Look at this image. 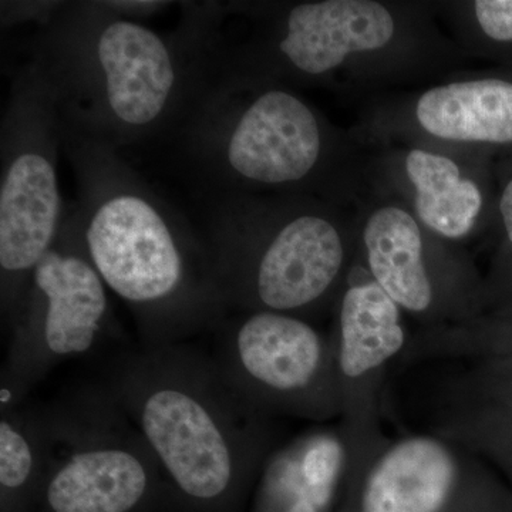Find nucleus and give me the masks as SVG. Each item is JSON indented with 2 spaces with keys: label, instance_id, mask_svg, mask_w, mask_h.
<instances>
[{
  "label": "nucleus",
  "instance_id": "nucleus-1",
  "mask_svg": "<svg viewBox=\"0 0 512 512\" xmlns=\"http://www.w3.org/2000/svg\"><path fill=\"white\" fill-rule=\"evenodd\" d=\"M171 32L111 2H56L30 37L66 136L119 151L173 137L217 74L224 3H183Z\"/></svg>",
  "mask_w": 512,
  "mask_h": 512
},
{
  "label": "nucleus",
  "instance_id": "nucleus-2",
  "mask_svg": "<svg viewBox=\"0 0 512 512\" xmlns=\"http://www.w3.org/2000/svg\"><path fill=\"white\" fill-rule=\"evenodd\" d=\"M84 251L148 345H175L227 312L210 248L119 151L63 133Z\"/></svg>",
  "mask_w": 512,
  "mask_h": 512
},
{
  "label": "nucleus",
  "instance_id": "nucleus-3",
  "mask_svg": "<svg viewBox=\"0 0 512 512\" xmlns=\"http://www.w3.org/2000/svg\"><path fill=\"white\" fill-rule=\"evenodd\" d=\"M158 468L191 500H221L261 473L271 453L268 416L234 389L215 360L178 345H148L114 379Z\"/></svg>",
  "mask_w": 512,
  "mask_h": 512
},
{
  "label": "nucleus",
  "instance_id": "nucleus-4",
  "mask_svg": "<svg viewBox=\"0 0 512 512\" xmlns=\"http://www.w3.org/2000/svg\"><path fill=\"white\" fill-rule=\"evenodd\" d=\"M212 200L204 237L228 308L308 319L339 298L352 252L325 211L251 195Z\"/></svg>",
  "mask_w": 512,
  "mask_h": 512
},
{
  "label": "nucleus",
  "instance_id": "nucleus-5",
  "mask_svg": "<svg viewBox=\"0 0 512 512\" xmlns=\"http://www.w3.org/2000/svg\"><path fill=\"white\" fill-rule=\"evenodd\" d=\"M174 138L212 198L298 190L328 151L325 123L302 97L239 77L215 76Z\"/></svg>",
  "mask_w": 512,
  "mask_h": 512
},
{
  "label": "nucleus",
  "instance_id": "nucleus-6",
  "mask_svg": "<svg viewBox=\"0 0 512 512\" xmlns=\"http://www.w3.org/2000/svg\"><path fill=\"white\" fill-rule=\"evenodd\" d=\"M63 124L42 67L16 70L0 123V306L6 326L52 248L64 211L57 161Z\"/></svg>",
  "mask_w": 512,
  "mask_h": 512
},
{
  "label": "nucleus",
  "instance_id": "nucleus-7",
  "mask_svg": "<svg viewBox=\"0 0 512 512\" xmlns=\"http://www.w3.org/2000/svg\"><path fill=\"white\" fill-rule=\"evenodd\" d=\"M110 315L107 286L84 251L69 208L9 323L3 399L18 403L53 367L89 353L109 328Z\"/></svg>",
  "mask_w": 512,
  "mask_h": 512
},
{
  "label": "nucleus",
  "instance_id": "nucleus-8",
  "mask_svg": "<svg viewBox=\"0 0 512 512\" xmlns=\"http://www.w3.org/2000/svg\"><path fill=\"white\" fill-rule=\"evenodd\" d=\"M215 362L234 389L265 416L339 421L332 336L322 335L308 319L241 312L225 330L221 360Z\"/></svg>",
  "mask_w": 512,
  "mask_h": 512
},
{
  "label": "nucleus",
  "instance_id": "nucleus-9",
  "mask_svg": "<svg viewBox=\"0 0 512 512\" xmlns=\"http://www.w3.org/2000/svg\"><path fill=\"white\" fill-rule=\"evenodd\" d=\"M340 393L338 426L348 446L349 498L386 443L383 392L390 367L402 360L410 338L404 313L353 264L340 292L332 335Z\"/></svg>",
  "mask_w": 512,
  "mask_h": 512
},
{
  "label": "nucleus",
  "instance_id": "nucleus-10",
  "mask_svg": "<svg viewBox=\"0 0 512 512\" xmlns=\"http://www.w3.org/2000/svg\"><path fill=\"white\" fill-rule=\"evenodd\" d=\"M244 45L222 39L218 74L274 82L279 76L320 77L348 57L384 49L396 20L373 0H322L289 6Z\"/></svg>",
  "mask_w": 512,
  "mask_h": 512
},
{
  "label": "nucleus",
  "instance_id": "nucleus-11",
  "mask_svg": "<svg viewBox=\"0 0 512 512\" xmlns=\"http://www.w3.org/2000/svg\"><path fill=\"white\" fill-rule=\"evenodd\" d=\"M495 470L434 431L387 439L357 485V512H491Z\"/></svg>",
  "mask_w": 512,
  "mask_h": 512
},
{
  "label": "nucleus",
  "instance_id": "nucleus-12",
  "mask_svg": "<svg viewBox=\"0 0 512 512\" xmlns=\"http://www.w3.org/2000/svg\"><path fill=\"white\" fill-rule=\"evenodd\" d=\"M363 268L406 315L426 328L483 315L487 289L456 259L436 251L416 218L397 205L377 208L362 231Z\"/></svg>",
  "mask_w": 512,
  "mask_h": 512
},
{
  "label": "nucleus",
  "instance_id": "nucleus-13",
  "mask_svg": "<svg viewBox=\"0 0 512 512\" xmlns=\"http://www.w3.org/2000/svg\"><path fill=\"white\" fill-rule=\"evenodd\" d=\"M46 501L53 512H130L158 466L137 430L47 419Z\"/></svg>",
  "mask_w": 512,
  "mask_h": 512
},
{
  "label": "nucleus",
  "instance_id": "nucleus-14",
  "mask_svg": "<svg viewBox=\"0 0 512 512\" xmlns=\"http://www.w3.org/2000/svg\"><path fill=\"white\" fill-rule=\"evenodd\" d=\"M262 512H329L349 494V454L339 426L319 427L272 450L261 468Z\"/></svg>",
  "mask_w": 512,
  "mask_h": 512
},
{
  "label": "nucleus",
  "instance_id": "nucleus-15",
  "mask_svg": "<svg viewBox=\"0 0 512 512\" xmlns=\"http://www.w3.org/2000/svg\"><path fill=\"white\" fill-rule=\"evenodd\" d=\"M420 127L456 143L512 144V82L487 77L433 87L416 106Z\"/></svg>",
  "mask_w": 512,
  "mask_h": 512
},
{
  "label": "nucleus",
  "instance_id": "nucleus-16",
  "mask_svg": "<svg viewBox=\"0 0 512 512\" xmlns=\"http://www.w3.org/2000/svg\"><path fill=\"white\" fill-rule=\"evenodd\" d=\"M404 167L413 185L414 211L424 227L450 241L470 235L484 207L476 181L464 177L450 157L421 148L409 151Z\"/></svg>",
  "mask_w": 512,
  "mask_h": 512
},
{
  "label": "nucleus",
  "instance_id": "nucleus-17",
  "mask_svg": "<svg viewBox=\"0 0 512 512\" xmlns=\"http://www.w3.org/2000/svg\"><path fill=\"white\" fill-rule=\"evenodd\" d=\"M429 430L467 447L512 480V403L454 389Z\"/></svg>",
  "mask_w": 512,
  "mask_h": 512
},
{
  "label": "nucleus",
  "instance_id": "nucleus-18",
  "mask_svg": "<svg viewBox=\"0 0 512 512\" xmlns=\"http://www.w3.org/2000/svg\"><path fill=\"white\" fill-rule=\"evenodd\" d=\"M512 357V306L457 325L424 328L410 339L404 362L470 360Z\"/></svg>",
  "mask_w": 512,
  "mask_h": 512
},
{
  "label": "nucleus",
  "instance_id": "nucleus-19",
  "mask_svg": "<svg viewBox=\"0 0 512 512\" xmlns=\"http://www.w3.org/2000/svg\"><path fill=\"white\" fill-rule=\"evenodd\" d=\"M466 376L454 384L460 392L512 403V357L470 360Z\"/></svg>",
  "mask_w": 512,
  "mask_h": 512
},
{
  "label": "nucleus",
  "instance_id": "nucleus-20",
  "mask_svg": "<svg viewBox=\"0 0 512 512\" xmlns=\"http://www.w3.org/2000/svg\"><path fill=\"white\" fill-rule=\"evenodd\" d=\"M478 28L498 45H512V0H477L473 5Z\"/></svg>",
  "mask_w": 512,
  "mask_h": 512
},
{
  "label": "nucleus",
  "instance_id": "nucleus-21",
  "mask_svg": "<svg viewBox=\"0 0 512 512\" xmlns=\"http://www.w3.org/2000/svg\"><path fill=\"white\" fill-rule=\"evenodd\" d=\"M498 306H512V256H507L498 268L497 278L488 291V302Z\"/></svg>",
  "mask_w": 512,
  "mask_h": 512
},
{
  "label": "nucleus",
  "instance_id": "nucleus-22",
  "mask_svg": "<svg viewBox=\"0 0 512 512\" xmlns=\"http://www.w3.org/2000/svg\"><path fill=\"white\" fill-rule=\"evenodd\" d=\"M498 212H500L505 242H507V256H512V177L507 181V184L504 185L503 192H501L500 202H498ZM507 256H505V258H507Z\"/></svg>",
  "mask_w": 512,
  "mask_h": 512
}]
</instances>
